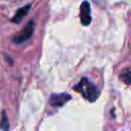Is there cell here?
<instances>
[{"instance_id":"obj_1","label":"cell","mask_w":131,"mask_h":131,"mask_svg":"<svg viewBox=\"0 0 131 131\" xmlns=\"http://www.w3.org/2000/svg\"><path fill=\"white\" fill-rule=\"evenodd\" d=\"M74 89L80 92L83 95V97L90 102L95 101L99 96V90L97 89V87L86 77H83Z\"/></svg>"},{"instance_id":"obj_2","label":"cell","mask_w":131,"mask_h":131,"mask_svg":"<svg viewBox=\"0 0 131 131\" xmlns=\"http://www.w3.org/2000/svg\"><path fill=\"white\" fill-rule=\"evenodd\" d=\"M34 27H35L34 21H29V23L26 25V27L23 29V31L19 32L16 36H14L12 42H13L14 44H21V43L26 42L27 40H29V39L32 37V35H33Z\"/></svg>"},{"instance_id":"obj_3","label":"cell","mask_w":131,"mask_h":131,"mask_svg":"<svg viewBox=\"0 0 131 131\" xmlns=\"http://www.w3.org/2000/svg\"><path fill=\"white\" fill-rule=\"evenodd\" d=\"M72 97L68 93H54L49 98V104L55 108L62 106L68 100H70Z\"/></svg>"},{"instance_id":"obj_4","label":"cell","mask_w":131,"mask_h":131,"mask_svg":"<svg viewBox=\"0 0 131 131\" xmlns=\"http://www.w3.org/2000/svg\"><path fill=\"white\" fill-rule=\"evenodd\" d=\"M80 20L83 26H88L91 23V9L88 1H83L80 6Z\"/></svg>"},{"instance_id":"obj_5","label":"cell","mask_w":131,"mask_h":131,"mask_svg":"<svg viewBox=\"0 0 131 131\" xmlns=\"http://www.w3.org/2000/svg\"><path fill=\"white\" fill-rule=\"evenodd\" d=\"M30 8H31V5H30V4H28V5H25V6L20 7V8L15 12V14L12 16L11 21H13V23H15V24L20 23V20H21V19L27 15V13L29 12Z\"/></svg>"},{"instance_id":"obj_6","label":"cell","mask_w":131,"mask_h":131,"mask_svg":"<svg viewBox=\"0 0 131 131\" xmlns=\"http://www.w3.org/2000/svg\"><path fill=\"white\" fill-rule=\"evenodd\" d=\"M8 127H9V123H8V119H7V116H6V112L3 111L2 114H1V120H0V129L2 130H8Z\"/></svg>"},{"instance_id":"obj_7","label":"cell","mask_w":131,"mask_h":131,"mask_svg":"<svg viewBox=\"0 0 131 131\" xmlns=\"http://www.w3.org/2000/svg\"><path fill=\"white\" fill-rule=\"evenodd\" d=\"M121 78L124 81L125 84L131 85V71L130 70H125L124 72L121 73Z\"/></svg>"}]
</instances>
